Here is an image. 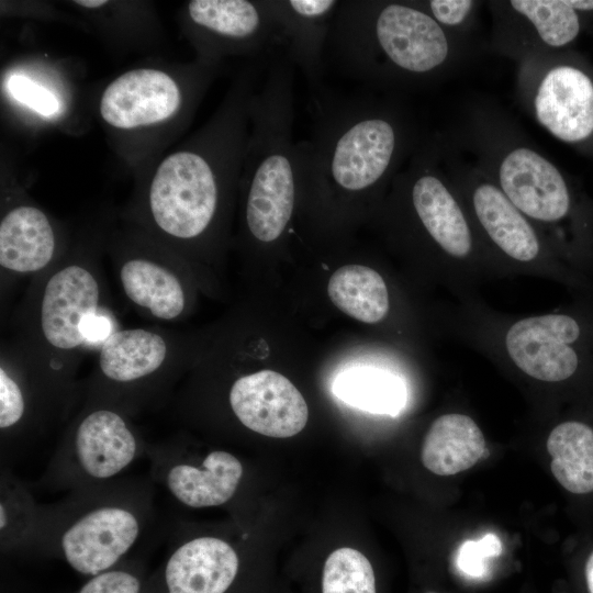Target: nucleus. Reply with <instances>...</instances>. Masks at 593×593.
<instances>
[{
    "label": "nucleus",
    "mask_w": 593,
    "mask_h": 593,
    "mask_svg": "<svg viewBox=\"0 0 593 593\" xmlns=\"http://www.w3.org/2000/svg\"><path fill=\"white\" fill-rule=\"evenodd\" d=\"M423 137L395 96L320 92L312 133L295 143L298 194L323 202L377 197L391 186Z\"/></svg>",
    "instance_id": "f257e3e1"
},
{
    "label": "nucleus",
    "mask_w": 593,
    "mask_h": 593,
    "mask_svg": "<svg viewBox=\"0 0 593 593\" xmlns=\"http://www.w3.org/2000/svg\"><path fill=\"white\" fill-rule=\"evenodd\" d=\"M537 228L568 265L593 251L588 198L513 121L489 102L470 105L458 130L445 134Z\"/></svg>",
    "instance_id": "f03ea898"
},
{
    "label": "nucleus",
    "mask_w": 593,
    "mask_h": 593,
    "mask_svg": "<svg viewBox=\"0 0 593 593\" xmlns=\"http://www.w3.org/2000/svg\"><path fill=\"white\" fill-rule=\"evenodd\" d=\"M325 54L348 78L403 92L430 88L456 74L471 46L445 31L415 0H344Z\"/></svg>",
    "instance_id": "7ed1b4c3"
},
{
    "label": "nucleus",
    "mask_w": 593,
    "mask_h": 593,
    "mask_svg": "<svg viewBox=\"0 0 593 593\" xmlns=\"http://www.w3.org/2000/svg\"><path fill=\"white\" fill-rule=\"evenodd\" d=\"M256 81L255 74L245 72L195 143L165 157L149 182L144 232L179 257L183 246L215 225L240 174Z\"/></svg>",
    "instance_id": "20e7f679"
},
{
    "label": "nucleus",
    "mask_w": 593,
    "mask_h": 593,
    "mask_svg": "<svg viewBox=\"0 0 593 593\" xmlns=\"http://www.w3.org/2000/svg\"><path fill=\"white\" fill-rule=\"evenodd\" d=\"M150 477H121L41 506L33 556L55 558L87 578L132 558L154 526Z\"/></svg>",
    "instance_id": "39448f33"
},
{
    "label": "nucleus",
    "mask_w": 593,
    "mask_h": 593,
    "mask_svg": "<svg viewBox=\"0 0 593 593\" xmlns=\"http://www.w3.org/2000/svg\"><path fill=\"white\" fill-rule=\"evenodd\" d=\"M92 253L64 255L31 280L15 314L12 339L55 368L77 374L85 355L121 328Z\"/></svg>",
    "instance_id": "423d86ee"
},
{
    "label": "nucleus",
    "mask_w": 593,
    "mask_h": 593,
    "mask_svg": "<svg viewBox=\"0 0 593 593\" xmlns=\"http://www.w3.org/2000/svg\"><path fill=\"white\" fill-rule=\"evenodd\" d=\"M391 226L443 265L454 294L473 299L494 277L474 228L441 163L437 135L424 136L395 176L387 201Z\"/></svg>",
    "instance_id": "0eeeda50"
},
{
    "label": "nucleus",
    "mask_w": 593,
    "mask_h": 593,
    "mask_svg": "<svg viewBox=\"0 0 593 593\" xmlns=\"http://www.w3.org/2000/svg\"><path fill=\"white\" fill-rule=\"evenodd\" d=\"M294 68L284 51L268 64V72L249 109L243 164L244 222L260 244L292 232L289 223L298 200L294 122Z\"/></svg>",
    "instance_id": "6e6552de"
},
{
    "label": "nucleus",
    "mask_w": 593,
    "mask_h": 593,
    "mask_svg": "<svg viewBox=\"0 0 593 593\" xmlns=\"http://www.w3.org/2000/svg\"><path fill=\"white\" fill-rule=\"evenodd\" d=\"M440 158L494 275H527L574 282L568 265L483 170L445 134Z\"/></svg>",
    "instance_id": "1a4fd4ad"
},
{
    "label": "nucleus",
    "mask_w": 593,
    "mask_h": 593,
    "mask_svg": "<svg viewBox=\"0 0 593 593\" xmlns=\"http://www.w3.org/2000/svg\"><path fill=\"white\" fill-rule=\"evenodd\" d=\"M97 353L83 380L82 403L112 406L131 417L171 403L183 366L181 339L172 328H119Z\"/></svg>",
    "instance_id": "9d476101"
},
{
    "label": "nucleus",
    "mask_w": 593,
    "mask_h": 593,
    "mask_svg": "<svg viewBox=\"0 0 593 593\" xmlns=\"http://www.w3.org/2000/svg\"><path fill=\"white\" fill-rule=\"evenodd\" d=\"M83 400V381L5 343L0 354L1 466L70 418Z\"/></svg>",
    "instance_id": "9b49d317"
},
{
    "label": "nucleus",
    "mask_w": 593,
    "mask_h": 593,
    "mask_svg": "<svg viewBox=\"0 0 593 593\" xmlns=\"http://www.w3.org/2000/svg\"><path fill=\"white\" fill-rule=\"evenodd\" d=\"M147 446L126 413L103 404L81 403L38 484L48 492L68 493L121 478L146 457Z\"/></svg>",
    "instance_id": "f8f14e48"
},
{
    "label": "nucleus",
    "mask_w": 593,
    "mask_h": 593,
    "mask_svg": "<svg viewBox=\"0 0 593 593\" xmlns=\"http://www.w3.org/2000/svg\"><path fill=\"white\" fill-rule=\"evenodd\" d=\"M516 65L524 111L551 137L593 157V65L572 48Z\"/></svg>",
    "instance_id": "ddd939ff"
},
{
    "label": "nucleus",
    "mask_w": 593,
    "mask_h": 593,
    "mask_svg": "<svg viewBox=\"0 0 593 593\" xmlns=\"http://www.w3.org/2000/svg\"><path fill=\"white\" fill-rule=\"evenodd\" d=\"M490 48L516 64L572 48L593 26V0H493Z\"/></svg>",
    "instance_id": "4468645a"
},
{
    "label": "nucleus",
    "mask_w": 593,
    "mask_h": 593,
    "mask_svg": "<svg viewBox=\"0 0 593 593\" xmlns=\"http://www.w3.org/2000/svg\"><path fill=\"white\" fill-rule=\"evenodd\" d=\"M111 258L120 289L126 302L145 317L160 323L182 318L189 306L177 254L147 235L116 242Z\"/></svg>",
    "instance_id": "2eb2a0df"
},
{
    "label": "nucleus",
    "mask_w": 593,
    "mask_h": 593,
    "mask_svg": "<svg viewBox=\"0 0 593 593\" xmlns=\"http://www.w3.org/2000/svg\"><path fill=\"white\" fill-rule=\"evenodd\" d=\"M149 477L171 499L190 508L216 507L236 495L244 466L233 454L211 450L193 456L176 437L149 444Z\"/></svg>",
    "instance_id": "dca6fc26"
},
{
    "label": "nucleus",
    "mask_w": 593,
    "mask_h": 593,
    "mask_svg": "<svg viewBox=\"0 0 593 593\" xmlns=\"http://www.w3.org/2000/svg\"><path fill=\"white\" fill-rule=\"evenodd\" d=\"M174 535L143 593H244V560L234 545L216 535Z\"/></svg>",
    "instance_id": "f3484780"
},
{
    "label": "nucleus",
    "mask_w": 593,
    "mask_h": 593,
    "mask_svg": "<svg viewBox=\"0 0 593 593\" xmlns=\"http://www.w3.org/2000/svg\"><path fill=\"white\" fill-rule=\"evenodd\" d=\"M187 16L205 59L225 54H271L283 46L269 0H192Z\"/></svg>",
    "instance_id": "a211bd4d"
},
{
    "label": "nucleus",
    "mask_w": 593,
    "mask_h": 593,
    "mask_svg": "<svg viewBox=\"0 0 593 593\" xmlns=\"http://www.w3.org/2000/svg\"><path fill=\"white\" fill-rule=\"evenodd\" d=\"M227 404L244 427L275 438L299 434L309 418L301 392L284 376L268 369L236 378L228 389Z\"/></svg>",
    "instance_id": "6ab92c4d"
},
{
    "label": "nucleus",
    "mask_w": 593,
    "mask_h": 593,
    "mask_svg": "<svg viewBox=\"0 0 593 593\" xmlns=\"http://www.w3.org/2000/svg\"><path fill=\"white\" fill-rule=\"evenodd\" d=\"M183 101V90L174 77L156 68H137L107 86L100 99V114L115 128L134 130L174 118Z\"/></svg>",
    "instance_id": "aec40b11"
},
{
    "label": "nucleus",
    "mask_w": 593,
    "mask_h": 593,
    "mask_svg": "<svg viewBox=\"0 0 593 593\" xmlns=\"http://www.w3.org/2000/svg\"><path fill=\"white\" fill-rule=\"evenodd\" d=\"M55 225L32 204L9 208L0 221L1 280L31 278L48 270L63 255Z\"/></svg>",
    "instance_id": "412c9836"
},
{
    "label": "nucleus",
    "mask_w": 593,
    "mask_h": 593,
    "mask_svg": "<svg viewBox=\"0 0 593 593\" xmlns=\"http://www.w3.org/2000/svg\"><path fill=\"white\" fill-rule=\"evenodd\" d=\"M287 56L313 88L320 85L332 22L340 1L269 0Z\"/></svg>",
    "instance_id": "4be33fe9"
},
{
    "label": "nucleus",
    "mask_w": 593,
    "mask_h": 593,
    "mask_svg": "<svg viewBox=\"0 0 593 593\" xmlns=\"http://www.w3.org/2000/svg\"><path fill=\"white\" fill-rule=\"evenodd\" d=\"M484 451V435L475 421L466 414L446 413L429 426L421 459L430 472L452 475L473 467Z\"/></svg>",
    "instance_id": "5701e85b"
},
{
    "label": "nucleus",
    "mask_w": 593,
    "mask_h": 593,
    "mask_svg": "<svg viewBox=\"0 0 593 593\" xmlns=\"http://www.w3.org/2000/svg\"><path fill=\"white\" fill-rule=\"evenodd\" d=\"M555 479L570 493L593 492V427L580 419L556 425L546 441Z\"/></svg>",
    "instance_id": "b1692460"
},
{
    "label": "nucleus",
    "mask_w": 593,
    "mask_h": 593,
    "mask_svg": "<svg viewBox=\"0 0 593 593\" xmlns=\"http://www.w3.org/2000/svg\"><path fill=\"white\" fill-rule=\"evenodd\" d=\"M38 504L27 485L10 467L0 469L1 555L33 556L40 515Z\"/></svg>",
    "instance_id": "393cba45"
},
{
    "label": "nucleus",
    "mask_w": 593,
    "mask_h": 593,
    "mask_svg": "<svg viewBox=\"0 0 593 593\" xmlns=\"http://www.w3.org/2000/svg\"><path fill=\"white\" fill-rule=\"evenodd\" d=\"M328 295L336 307L350 317L376 324L390 311V295L382 276L362 265H346L329 278Z\"/></svg>",
    "instance_id": "a878e982"
},
{
    "label": "nucleus",
    "mask_w": 593,
    "mask_h": 593,
    "mask_svg": "<svg viewBox=\"0 0 593 593\" xmlns=\"http://www.w3.org/2000/svg\"><path fill=\"white\" fill-rule=\"evenodd\" d=\"M333 393L346 404L374 414L398 415L406 403L403 380L384 369L353 367L334 380Z\"/></svg>",
    "instance_id": "bb28decb"
},
{
    "label": "nucleus",
    "mask_w": 593,
    "mask_h": 593,
    "mask_svg": "<svg viewBox=\"0 0 593 593\" xmlns=\"http://www.w3.org/2000/svg\"><path fill=\"white\" fill-rule=\"evenodd\" d=\"M415 3L432 16L445 31L469 42L479 8L475 0H415Z\"/></svg>",
    "instance_id": "cd10ccee"
},
{
    "label": "nucleus",
    "mask_w": 593,
    "mask_h": 593,
    "mask_svg": "<svg viewBox=\"0 0 593 593\" xmlns=\"http://www.w3.org/2000/svg\"><path fill=\"white\" fill-rule=\"evenodd\" d=\"M148 574L144 561L132 557L88 578L75 593H143Z\"/></svg>",
    "instance_id": "c85d7f7f"
},
{
    "label": "nucleus",
    "mask_w": 593,
    "mask_h": 593,
    "mask_svg": "<svg viewBox=\"0 0 593 593\" xmlns=\"http://www.w3.org/2000/svg\"><path fill=\"white\" fill-rule=\"evenodd\" d=\"M502 552V542L494 534H486L479 540H466L458 549L456 567L471 579H484L490 573V562Z\"/></svg>",
    "instance_id": "c756f323"
},
{
    "label": "nucleus",
    "mask_w": 593,
    "mask_h": 593,
    "mask_svg": "<svg viewBox=\"0 0 593 593\" xmlns=\"http://www.w3.org/2000/svg\"><path fill=\"white\" fill-rule=\"evenodd\" d=\"M5 89L14 100L44 118L54 116L60 110L57 94L24 74L10 75Z\"/></svg>",
    "instance_id": "7c9ffc66"
},
{
    "label": "nucleus",
    "mask_w": 593,
    "mask_h": 593,
    "mask_svg": "<svg viewBox=\"0 0 593 593\" xmlns=\"http://www.w3.org/2000/svg\"><path fill=\"white\" fill-rule=\"evenodd\" d=\"M584 583L588 593H593V551L589 555L584 564Z\"/></svg>",
    "instance_id": "2f4dec72"
},
{
    "label": "nucleus",
    "mask_w": 593,
    "mask_h": 593,
    "mask_svg": "<svg viewBox=\"0 0 593 593\" xmlns=\"http://www.w3.org/2000/svg\"><path fill=\"white\" fill-rule=\"evenodd\" d=\"M108 1L103 0H80L75 1V4L87 8V9H97L103 7Z\"/></svg>",
    "instance_id": "473e14b6"
},
{
    "label": "nucleus",
    "mask_w": 593,
    "mask_h": 593,
    "mask_svg": "<svg viewBox=\"0 0 593 593\" xmlns=\"http://www.w3.org/2000/svg\"><path fill=\"white\" fill-rule=\"evenodd\" d=\"M423 593H441V592L436 591V590H426Z\"/></svg>",
    "instance_id": "72a5a7b5"
}]
</instances>
